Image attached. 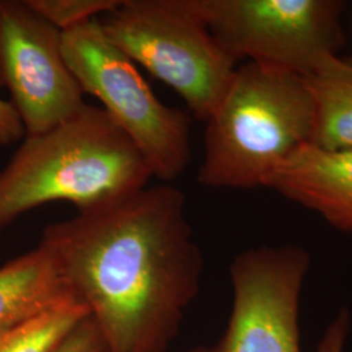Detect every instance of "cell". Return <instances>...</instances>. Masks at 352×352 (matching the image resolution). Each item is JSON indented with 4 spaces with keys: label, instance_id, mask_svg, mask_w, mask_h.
<instances>
[{
    "label": "cell",
    "instance_id": "1",
    "mask_svg": "<svg viewBox=\"0 0 352 352\" xmlns=\"http://www.w3.org/2000/svg\"><path fill=\"white\" fill-rule=\"evenodd\" d=\"M171 184L144 187L45 227L38 244L110 352H166L199 294L204 257Z\"/></svg>",
    "mask_w": 352,
    "mask_h": 352
},
{
    "label": "cell",
    "instance_id": "2",
    "mask_svg": "<svg viewBox=\"0 0 352 352\" xmlns=\"http://www.w3.org/2000/svg\"><path fill=\"white\" fill-rule=\"evenodd\" d=\"M151 168L102 107L88 104L50 131L25 136L0 170V231L55 201L84 209L148 186Z\"/></svg>",
    "mask_w": 352,
    "mask_h": 352
},
{
    "label": "cell",
    "instance_id": "3",
    "mask_svg": "<svg viewBox=\"0 0 352 352\" xmlns=\"http://www.w3.org/2000/svg\"><path fill=\"white\" fill-rule=\"evenodd\" d=\"M316 106L302 77L244 63L205 122L199 183L265 187L283 162L315 145Z\"/></svg>",
    "mask_w": 352,
    "mask_h": 352
},
{
    "label": "cell",
    "instance_id": "4",
    "mask_svg": "<svg viewBox=\"0 0 352 352\" xmlns=\"http://www.w3.org/2000/svg\"><path fill=\"white\" fill-rule=\"evenodd\" d=\"M98 23L119 50L176 91L189 113L204 123L238 68L193 0H122Z\"/></svg>",
    "mask_w": 352,
    "mask_h": 352
},
{
    "label": "cell",
    "instance_id": "5",
    "mask_svg": "<svg viewBox=\"0 0 352 352\" xmlns=\"http://www.w3.org/2000/svg\"><path fill=\"white\" fill-rule=\"evenodd\" d=\"M63 54L84 94L101 102L139 149L153 177L170 184L183 175L190 161V115L158 100L98 20L64 32Z\"/></svg>",
    "mask_w": 352,
    "mask_h": 352
},
{
    "label": "cell",
    "instance_id": "6",
    "mask_svg": "<svg viewBox=\"0 0 352 352\" xmlns=\"http://www.w3.org/2000/svg\"><path fill=\"white\" fill-rule=\"evenodd\" d=\"M212 36L236 63L299 77L340 55L346 34L340 0H193Z\"/></svg>",
    "mask_w": 352,
    "mask_h": 352
},
{
    "label": "cell",
    "instance_id": "7",
    "mask_svg": "<svg viewBox=\"0 0 352 352\" xmlns=\"http://www.w3.org/2000/svg\"><path fill=\"white\" fill-rule=\"evenodd\" d=\"M311 254L294 244L239 253L230 266L232 311L223 336L189 352H302L299 309Z\"/></svg>",
    "mask_w": 352,
    "mask_h": 352
},
{
    "label": "cell",
    "instance_id": "8",
    "mask_svg": "<svg viewBox=\"0 0 352 352\" xmlns=\"http://www.w3.org/2000/svg\"><path fill=\"white\" fill-rule=\"evenodd\" d=\"M0 88L8 90L25 136L42 135L87 106L64 59L63 33L28 0H0Z\"/></svg>",
    "mask_w": 352,
    "mask_h": 352
},
{
    "label": "cell",
    "instance_id": "9",
    "mask_svg": "<svg viewBox=\"0 0 352 352\" xmlns=\"http://www.w3.org/2000/svg\"><path fill=\"white\" fill-rule=\"evenodd\" d=\"M266 188L352 234V151L304 146L277 167Z\"/></svg>",
    "mask_w": 352,
    "mask_h": 352
},
{
    "label": "cell",
    "instance_id": "10",
    "mask_svg": "<svg viewBox=\"0 0 352 352\" xmlns=\"http://www.w3.org/2000/svg\"><path fill=\"white\" fill-rule=\"evenodd\" d=\"M69 302L77 300L41 244L0 267V330Z\"/></svg>",
    "mask_w": 352,
    "mask_h": 352
},
{
    "label": "cell",
    "instance_id": "11",
    "mask_svg": "<svg viewBox=\"0 0 352 352\" xmlns=\"http://www.w3.org/2000/svg\"><path fill=\"white\" fill-rule=\"evenodd\" d=\"M302 78L315 101L316 146L352 151V55L331 56Z\"/></svg>",
    "mask_w": 352,
    "mask_h": 352
},
{
    "label": "cell",
    "instance_id": "12",
    "mask_svg": "<svg viewBox=\"0 0 352 352\" xmlns=\"http://www.w3.org/2000/svg\"><path fill=\"white\" fill-rule=\"evenodd\" d=\"M88 315L77 302L54 307L0 330V352H52Z\"/></svg>",
    "mask_w": 352,
    "mask_h": 352
},
{
    "label": "cell",
    "instance_id": "13",
    "mask_svg": "<svg viewBox=\"0 0 352 352\" xmlns=\"http://www.w3.org/2000/svg\"><path fill=\"white\" fill-rule=\"evenodd\" d=\"M51 25L62 33L113 12L122 0H28Z\"/></svg>",
    "mask_w": 352,
    "mask_h": 352
},
{
    "label": "cell",
    "instance_id": "14",
    "mask_svg": "<svg viewBox=\"0 0 352 352\" xmlns=\"http://www.w3.org/2000/svg\"><path fill=\"white\" fill-rule=\"evenodd\" d=\"M52 352H110L94 320L87 316Z\"/></svg>",
    "mask_w": 352,
    "mask_h": 352
},
{
    "label": "cell",
    "instance_id": "15",
    "mask_svg": "<svg viewBox=\"0 0 352 352\" xmlns=\"http://www.w3.org/2000/svg\"><path fill=\"white\" fill-rule=\"evenodd\" d=\"M350 327L351 317L349 311L343 308L324 331L316 352H344Z\"/></svg>",
    "mask_w": 352,
    "mask_h": 352
},
{
    "label": "cell",
    "instance_id": "16",
    "mask_svg": "<svg viewBox=\"0 0 352 352\" xmlns=\"http://www.w3.org/2000/svg\"><path fill=\"white\" fill-rule=\"evenodd\" d=\"M25 139L23 122L12 103L0 98V146H8Z\"/></svg>",
    "mask_w": 352,
    "mask_h": 352
}]
</instances>
